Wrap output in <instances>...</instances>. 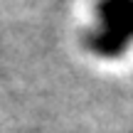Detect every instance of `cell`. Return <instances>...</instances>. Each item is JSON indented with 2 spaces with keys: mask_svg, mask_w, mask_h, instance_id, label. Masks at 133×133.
<instances>
[{
  "mask_svg": "<svg viewBox=\"0 0 133 133\" xmlns=\"http://www.w3.org/2000/svg\"><path fill=\"white\" fill-rule=\"evenodd\" d=\"M96 15L86 47L99 57H121L133 42V0H99Z\"/></svg>",
  "mask_w": 133,
  "mask_h": 133,
  "instance_id": "6da1fadb",
  "label": "cell"
}]
</instances>
